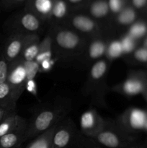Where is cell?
Instances as JSON below:
<instances>
[{
  "instance_id": "277c9868",
  "label": "cell",
  "mask_w": 147,
  "mask_h": 148,
  "mask_svg": "<svg viewBox=\"0 0 147 148\" xmlns=\"http://www.w3.org/2000/svg\"><path fill=\"white\" fill-rule=\"evenodd\" d=\"M90 138L107 148H135L138 145L136 134L127 131L116 119H105L102 130Z\"/></svg>"
},
{
  "instance_id": "7402d4cb",
  "label": "cell",
  "mask_w": 147,
  "mask_h": 148,
  "mask_svg": "<svg viewBox=\"0 0 147 148\" xmlns=\"http://www.w3.org/2000/svg\"><path fill=\"white\" fill-rule=\"evenodd\" d=\"M53 43L50 33H48L41 40L39 46L38 53L35 59V62L40 64L45 61L51 60L53 56Z\"/></svg>"
},
{
  "instance_id": "5bb4252c",
  "label": "cell",
  "mask_w": 147,
  "mask_h": 148,
  "mask_svg": "<svg viewBox=\"0 0 147 148\" xmlns=\"http://www.w3.org/2000/svg\"><path fill=\"white\" fill-rule=\"evenodd\" d=\"M142 17L136 10L130 4L125 7L118 14L114 16L110 21V30L112 33L115 30H127L129 26Z\"/></svg>"
},
{
  "instance_id": "30bf717a",
  "label": "cell",
  "mask_w": 147,
  "mask_h": 148,
  "mask_svg": "<svg viewBox=\"0 0 147 148\" xmlns=\"http://www.w3.org/2000/svg\"><path fill=\"white\" fill-rule=\"evenodd\" d=\"M110 36H104L89 39L84 51L79 59L85 64L92 65L105 56L107 46Z\"/></svg>"
},
{
  "instance_id": "74e56055",
  "label": "cell",
  "mask_w": 147,
  "mask_h": 148,
  "mask_svg": "<svg viewBox=\"0 0 147 148\" xmlns=\"http://www.w3.org/2000/svg\"><path fill=\"white\" fill-rule=\"evenodd\" d=\"M142 95H143V96H144V99H145L146 101V102H147V85H146V88H145V89H144V92H143Z\"/></svg>"
},
{
  "instance_id": "ffe728a7",
  "label": "cell",
  "mask_w": 147,
  "mask_h": 148,
  "mask_svg": "<svg viewBox=\"0 0 147 148\" xmlns=\"http://www.w3.org/2000/svg\"><path fill=\"white\" fill-rule=\"evenodd\" d=\"M27 127L18 129L0 137V148H20L26 141Z\"/></svg>"
},
{
  "instance_id": "ac0fdd59",
  "label": "cell",
  "mask_w": 147,
  "mask_h": 148,
  "mask_svg": "<svg viewBox=\"0 0 147 148\" xmlns=\"http://www.w3.org/2000/svg\"><path fill=\"white\" fill-rule=\"evenodd\" d=\"M66 0H54L49 18L48 25L62 24L71 12Z\"/></svg>"
},
{
  "instance_id": "484cf974",
  "label": "cell",
  "mask_w": 147,
  "mask_h": 148,
  "mask_svg": "<svg viewBox=\"0 0 147 148\" xmlns=\"http://www.w3.org/2000/svg\"><path fill=\"white\" fill-rule=\"evenodd\" d=\"M119 39L122 46L123 56H125L131 54L141 44V42L134 39L125 32Z\"/></svg>"
},
{
  "instance_id": "d4e9b609",
  "label": "cell",
  "mask_w": 147,
  "mask_h": 148,
  "mask_svg": "<svg viewBox=\"0 0 147 148\" xmlns=\"http://www.w3.org/2000/svg\"><path fill=\"white\" fill-rule=\"evenodd\" d=\"M122 56H123V51L120 39L111 38L107 46L105 58L112 62L115 59L120 58Z\"/></svg>"
},
{
  "instance_id": "8fae6325",
  "label": "cell",
  "mask_w": 147,
  "mask_h": 148,
  "mask_svg": "<svg viewBox=\"0 0 147 148\" xmlns=\"http://www.w3.org/2000/svg\"><path fill=\"white\" fill-rule=\"evenodd\" d=\"M80 12L88 14L102 25L110 34L112 33L110 30L111 15L108 0H89Z\"/></svg>"
},
{
  "instance_id": "f35d334b",
  "label": "cell",
  "mask_w": 147,
  "mask_h": 148,
  "mask_svg": "<svg viewBox=\"0 0 147 148\" xmlns=\"http://www.w3.org/2000/svg\"><path fill=\"white\" fill-rule=\"evenodd\" d=\"M146 121H145V124H144V130H143V131L147 133V111H146Z\"/></svg>"
},
{
  "instance_id": "d6986e66",
  "label": "cell",
  "mask_w": 147,
  "mask_h": 148,
  "mask_svg": "<svg viewBox=\"0 0 147 148\" xmlns=\"http://www.w3.org/2000/svg\"><path fill=\"white\" fill-rule=\"evenodd\" d=\"M41 41L40 35H27L20 58L24 62L35 61Z\"/></svg>"
},
{
  "instance_id": "836d02e7",
  "label": "cell",
  "mask_w": 147,
  "mask_h": 148,
  "mask_svg": "<svg viewBox=\"0 0 147 148\" xmlns=\"http://www.w3.org/2000/svg\"><path fill=\"white\" fill-rule=\"evenodd\" d=\"M72 12L81 11L89 0H66Z\"/></svg>"
},
{
  "instance_id": "60d3db41",
  "label": "cell",
  "mask_w": 147,
  "mask_h": 148,
  "mask_svg": "<svg viewBox=\"0 0 147 148\" xmlns=\"http://www.w3.org/2000/svg\"><path fill=\"white\" fill-rule=\"evenodd\" d=\"M144 71H145V72L146 73V75H147V65H146L145 66V69H144Z\"/></svg>"
},
{
  "instance_id": "4316f807",
  "label": "cell",
  "mask_w": 147,
  "mask_h": 148,
  "mask_svg": "<svg viewBox=\"0 0 147 148\" xmlns=\"http://www.w3.org/2000/svg\"><path fill=\"white\" fill-rule=\"evenodd\" d=\"M70 148H102L90 137L85 136L79 130L74 142Z\"/></svg>"
},
{
  "instance_id": "3957f363",
  "label": "cell",
  "mask_w": 147,
  "mask_h": 148,
  "mask_svg": "<svg viewBox=\"0 0 147 148\" xmlns=\"http://www.w3.org/2000/svg\"><path fill=\"white\" fill-rule=\"evenodd\" d=\"M111 62L103 58L92 64L82 88V93L99 106H106L105 96L109 90L107 77Z\"/></svg>"
},
{
  "instance_id": "9c48e42d",
  "label": "cell",
  "mask_w": 147,
  "mask_h": 148,
  "mask_svg": "<svg viewBox=\"0 0 147 148\" xmlns=\"http://www.w3.org/2000/svg\"><path fill=\"white\" fill-rule=\"evenodd\" d=\"M28 82L24 61L19 58L10 63L7 82L11 87L17 101L25 90Z\"/></svg>"
},
{
  "instance_id": "d590c367",
  "label": "cell",
  "mask_w": 147,
  "mask_h": 148,
  "mask_svg": "<svg viewBox=\"0 0 147 148\" xmlns=\"http://www.w3.org/2000/svg\"><path fill=\"white\" fill-rule=\"evenodd\" d=\"M51 60H48V61H45V62H42L41 64H40V66L44 70H47V69H49L50 67H51Z\"/></svg>"
},
{
  "instance_id": "1f68e13d",
  "label": "cell",
  "mask_w": 147,
  "mask_h": 148,
  "mask_svg": "<svg viewBox=\"0 0 147 148\" xmlns=\"http://www.w3.org/2000/svg\"><path fill=\"white\" fill-rule=\"evenodd\" d=\"M28 0H0L1 7L7 10H13L22 5H25Z\"/></svg>"
},
{
  "instance_id": "7c38bea8",
  "label": "cell",
  "mask_w": 147,
  "mask_h": 148,
  "mask_svg": "<svg viewBox=\"0 0 147 148\" xmlns=\"http://www.w3.org/2000/svg\"><path fill=\"white\" fill-rule=\"evenodd\" d=\"M146 116V111L130 108L120 114L116 120L127 131L136 134L138 132L144 130Z\"/></svg>"
},
{
  "instance_id": "603a6c76",
  "label": "cell",
  "mask_w": 147,
  "mask_h": 148,
  "mask_svg": "<svg viewBox=\"0 0 147 148\" xmlns=\"http://www.w3.org/2000/svg\"><path fill=\"white\" fill-rule=\"evenodd\" d=\"M125 33L141 42L147 35V17L144 16L140 17L127 28Z\"/></svg>"
},
{
  "instance_id": "d6a6232c",
  "label": "cell",
  "mask_w": 147,
  "mask_h": 148,
  "mask_svg": "<svg viewBox=\"0 0 147 148\" xmlns=\"http://www.w3.org/2000/svg\"><path fill=\"white\" fill-rule=\"evenodd\" d=\"M129 4L136 10L141 16L144 15L147 9V0H130Z\"/></svg>"
},
{
  "instance_id": "2e32d148",
  "label": "cell",
  "mask_w": 147,
  "mask_h": 148,
  "mask_svg": "<svg viewBox=\"0 0 147 148\" xmlns=\"http://www.w3.org/2000/svg\"><path fill=\"white\" fill-rule=\"evenodd\" d=\"M53 1L54 0H28L24 8L34 13L44 23L48 24Z\"/></svg>"
},
{
  "instance_id": "4dcf8cb0",
  "label": "cell",
  "mask_w": 147,
  "mask_h": 148,
  "mask_svg": "<svg viewBox=\"0 0 147 148\" xmlns=\"http://www.w3.org/2000/svg\"><path fill=\"white\" fill-rule=\"evenodd\" d=\"M24 62H25V66L26 69H27V77H28L29 81L33 80L34 78L35 77L37 73L38 72L39 69H40V64H38L35 61Z\"/></svg>"
},
{
  "instance_id": "5b68a950",
  "label": "cell",
  "mask_w": 147,
  "mask_h": 148,
  "mask_svg": "<svg viewBox=\"0 0 147 148\" xmlns=\"http://www.w3.org/2000/svg\"><path fill=\"white\" fill-rule=\"evenodd\" d=\"M61 25L70 27L89 39L99 36H110L107 29L83 12H71Z\"/></svg>"
},
{
  "instance_id": "83f0119b",
  "label": "cell",
  "mask_w": 147,
  "mask_h": 148,
  "mask_svg": "<svg viewBox=\"0 0 147 148\" xmlns=\"http://www.w3.org/2000/svg\"><path fill=\"white\" fill-rule=\"evenodd\" d=\"M126 59L132 64L147 65V48L139 46L131 54L126 56Z\"/></svg>"
},
{
  "instance_id": "9a60e30c",
  "label": "cell",
  "mask_w": 147,
  "mask_h": 148,
  "mask_svg": "<svg viewBox=\"0 0 147 148\" xmlns=\"http://www.w3.org/2000/svg\"><path fill=\"white\" fill-rule=\"evenodd\" d=\"M27 35L11 33L4 44L2 54L9 63L19 59Z\"/></svg>"
},
{
  "instance_id": "ba28073f",
  "label": "cell",
  "mask_w": 147,
  "mask_h": 148,
  "mask_svg": "<svg viewBox=\"0 0 147 148\" xmlns=\"http://www.w3.org/2000/svg\"><path fill=\"white\" fill-rule=\"evenodd\" d=\"M79 129L71 117H66L56 126L52 139V148H70Z\"/></svg>"
},
{
  "instance_id": "f546056e",
  "label": "cell",
  "mask_w": 147,
  "mask_h": 148,
  "mask_svg": "<svg viewBox=\"0 0 147 148\" xmlns=\"http://www.w3.org/2000/svg\"><path fill=\"white\" fill-rule=\"evenodd\" d=\"M10 63L4 58V55L1 53L0 56V84L6 82L7 80L9 72Z\"/></svg>"
},
{
  "instance_id": "cb8c5ba5",
  "label": "cell",
  "mask_w": 147,
  "mask_h": 148,
  "mask_svg": "<svg viewBox=\"0 0 147 148\" xmlns=\"http://www.w3.org/2000/svg\"><path fill=\"white\" fill-rule=\"evenodd\" d=\"M56 126L33 139L25 148H52V139Z\"/></svg>"
},
{
  "instance_id": "44dd1931",
  "label": "cell",
  "mask_w": 147,
  "mask_h": 148,
  "mask_svg": "<svg viewBox=\"0 0 147 148\" xmlns=\"http://www.w3.org/2000/svg\"><path fill=\"white\" fill-rule=\"evenodd\" d=\"M17 100L7 82L0 84V106L11 111H17Z\"/></svg>"
},
{
  "instance_id": "7a4b0ae2",
  "label": "cell",
  "mask_w": 147,
  "mask_h": 148,
  "mask_svg": "<svg viewBox=\"0 0 147 148\" xmlns=\"http://www.w3.org/2000/svg\"><path fill=\"white\" fill-rule=\"evenodd\" d=\"M48 33L52 38L53 53L61 61L79 59L89 40V38L61 24L50 25Z\"/></svg>"
},
{
  "instance_id": "e575fe53",
  "label": "cell",
  "mask_w": 147,
  "mask_h": 148,
  "mask_svg": "<svg viewBox=\"0 0 147 148\" xmlns=\"http://www.w3.org/2000/svg\"><path fill=\"white\" fill-rule=\"evenodd\" d=\"M15 112V111H9V110L6 109V108H2V107L0 106V123L7 116H8L10 114H11L12 113Z\"/></svg>"
},
{
  "instance_id": "4fadbf2b",
  "label": "cell",
  "mask_w": 147,
  "mask_h": 148,
  "mask_svg": "<svg viewBox=\"0 0 147 148\" xmlns=\"http://www.w3.org/2000/svg\"><path fill=\"white\" fill-rule=\"evenodd\" d=\"M105 121V119L96 109L90 108L81 116L79 130L85 136L92 137L102 130Z\"/></svg>"
},
{
  "instance_id": "f1b7e54d",
  "label": "cell",
  "mask_w": 147,
  "mask_h": 148,
  "mask_svg": "<svg viewBox=\"0 0 147 148\" xmlns=\"http://www.w3.org/2000/svg\"><path fill=\"white\" fill-rule=\"evenodd\" d=\"M129 1L130 0H108L111 19L128 6Z\"/></svg>"
},
{
  "instance_id": "6da1fadb",
  "label": "cell",
  "mask_w": 147,
  "mask_h": 148,
  "mask_svg": "<svg viewBox=\"0 0 147 148\" xmlns=\"http://www.w3.org/2000/svg\"><path fill=\"white\" fill-rule=\"evenodd\" d=\"M71 108V101L65 97H56L39 106L28 119L26 141L57 125L68 116Z\"/></svg>"
},
{
  "instance_id": "8d00e7d4",
  "label": "cell",
  "mask_w": 147,
  "mask_h": 148,
  "mask_svg": "<svg viewBox=\"0 0 147 148\" xmlns=\"http://www.w3.org/2000/svg\"><path fill=\"white\" fill-rule=\"evenodd\" d=\"M140 46H144V47H145V48H147V35L144 38V39H143V40L141 41V44H140Z\"/></svg>"
},
{
  "instance_id": "e0dca14e",
  "label": "cell",
  "mask_w": 147,
  "mask_h": 148,
  "mask_svg": "<svg viewBox=\"0 0 147 148\" xmlns=\"http://www.w3.org/2000/svg\"><path fill=\"white\" fill-rule=\"evenodd\" d=\"M27 126L28 119L19 115L17 111L12 113L0 123V137L18 129L27 127Z\"/></svg>"
},
{
  "instance_id": "b9f144b4",
  "label": "cell",
  "mask_w": 147,
  "mask_h": 148,
  "mask_svg": "<svg viewBox=\"0 0 147 148\" xmlns=\"http://www.w3.org/2000/svg\"></svg>"
},
{
  "instance_id": "52a82bcc",
  "label": "cell",
  "mask_w": 147,
  "mask_h": 148,
  "mask_svg": "<svg viewBox=\"0 0 147 148\" xmlns=\"http://www.w3.org/2000/svg\"><path fill=\"white\" fill-rule=\"evenodd\" d=\"M147 85V75L144 70H131L124 81L111 88V90L127 96L142 94Z\"/></svg>"
},
{
  "instance_id": "8992f818",
  "label": "cell",
  "mask_w": 147,
  "mask_h": 148,
  "mask_svg": "<svg viewBox=\"0 0 147 148\" xmlns=\"http://www.w3.org/2000/svg\"><path fill=\"white\" fill-rule=\"evenodd\" d=\"M46 24L34 13L23 8L8 20L7 27L11 33L40 35Z\"/></svg>"
},
{
  "instance_id": "ab89813d",
  "label": "cell",
  "mask_w": 147,
  "mask_h": 148,
  "mask_svg": "<svg viewBox=\"0 0 147 148\" xmlns=\"http://www.w3.org/2000/svg\"><path fill=\"white\" fill-rule=\"evenodd\" d=\"M144 17H147V9H146V12H145V13H144Z\"/></svg>"
}]
</instances>
